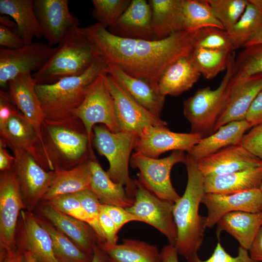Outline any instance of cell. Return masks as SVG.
Instances as JSON below:
<instances>
[{
	"label": "cell",
	"instance_id": "6da1fadb",
	"mask_svg": "<svg viewBox=\"0 0 262 262\" xmlns=\"http://www.w3.org/2000/svg\"><path fill=\"white\" fill-rule=\"evenodd\" d=\"M80 30L107 63L146 81L158 93L164 71L179 59L189 56L195 47L194 32L185 31L162 40H147L116 36L98 23Z\"/></svg>",
	"mask_w": 262,
	"mask_h": 262
},
{
	"label": "cell",
	"instance_id": "7a4b0ae2",
	"mask_svg": "<svg viewBox=\"0 0 262 262\" xmlns=\"http://www.w3.org/2000/svg\"><path fill=\"white\" fill-rule=\"evenodd\" d=\"M107 63L99 55L83 73L67 77L49 84H36L35 91L43 110L44 121L68 123L79 119L74 111L81 105L91 84L102 73Z\"/></svg>",
	"mask_w": 262,
	"mask_h": 262
},
{
	"label": "cell",
	"instance_id": "3957f363",
	"mask_svg": "<svg viewBox=\"0 0 262 262\" xmlns=\"http://www.w3.org/2000/svg\"><path fill=\"white\" fill-rule=\"evenodd\" d=\"M184 164L187 172L186 187L183 196L174 204L173 214L177 229L174 246L179 255L187 259L197 254L207 227L206 216L198 213L205 193L204 177L187 154Z\"/></svg>",
	"mask_w": 262,
	"mask_h": 262
},
{
	"label": "cell",
	"instance_id": "277c9868",
	"mask_svg": "<svg viewBox=\"0 0 262 262\" xmlns=\"http://www.w3.org/2000/svg\"><path fill=\"white\" fill-rule=\"evenodd\" d=\"M42 146L50 170H68L88 160L94 153L80 119L68 123L45 121Z\"/></svg>",
	"mask_w": 262,
	"mask_h": 262
},
{
	"label": "cell",
	"instance_id": "5b68a950",
	"mask_svg": "<svg viewBox=\"0 0 262 262\" xmlns=\"http://www.w3.org/2000/svg\"><path fill=\"white\" fill-rule=\"evenodd\" d=\"M91 41L80 27L70 31L46 64L32 75L37 84H49L85 72L98 56Z\"/></svg>",
	"mask_w": 262,
	"mask_h": 262
},
{
	"label": "cell",
	"instance_id": "8992f818",
	"mask_svg": "<svg viewBox=\"0 0 262 262\" xmlns=\"http://www.w3.org/2000/svg\"><path fill=\"white\" fill-rule=\"evenodd\" d=\"M235 56L233 51L230 54L226 73L217 88H200L184 101L183 115L191 124V133L198 134L202 138L213 133L234 73Z\"/></svg>",
	"mask_w": 262,
	"mask_h": 262
},
{
	"label": "cell",
	"instance_id": "52a82bcc",
	"mask_svg": "<svg viewBox=\"0 0 262 262\" xmlns=\"http://www.w3.org/2000/svg\"><path fill=\"white\" fill-rule=\"evenodd\" d=\"M93 131L94 146L109 162L108 175L115 182L123 185L128 195L134 198L136 180L130 178L129 165L137 135L121 131L114 132L102 124L96 125Z\"/></svg>",
	"mask_w": 262,
	"mask_h": 262
},
{
	"label": "cell",
	"instance_id": "ba28073f",
	"mask_svg": "<svg viewBox=\"0 0 262 262\" xmlns=\"http://www.w3.org/2000/svg\"><path fill=\"white\" fill-rule=\"evenodd\" d=\"M186 155L182 150L173 151L167 157L154 159L135 152L131 156L130 164L138 168V181L159 198L175 203L180 196L171 183L170 173L173 166L184 163Z\"/></svg>",
	"mask_w": 262,
	"mask_h": 262
},
{
	"label": "cell",
	"instance_id": "9c48e42d",
	"mask_svg": "<svg viewBox=\"0 0 262 262\" xmlns=\"http://www.w3.org/2000/svg\"><path fill=\"white\" fill-rule=\"evenodd\" d=\"M26 210L12 169L0 174V261L17 249L16 233L21 211Z\"/></svg>",
	"mask_w": 262,
	"mask_h": 262
},
{
	"label": "cell",
	"instance_id": "30bf717a",
	"mask_svg": "<svg viewBox=\"0 0 262 262\" xmlns=\"http://www.w3.org/2000/svg\"><path fill=\"white\" fill-rule=\"evenodd\" d=\"M106 74H101L91 84L83 102L74 112L83 124L91 143L93 129L97 124L104 125L112 132L120 131L113 100L106 82Z\"/></svg>",
	"mask_w": 262,
	"mask_h": 262
},
{
	"label": "cell",
	"instance_id": "8fae6325",
	"mask_svg": "<svg viewBox=\"0 0 262 262\" xmlns=\"http://www.w3.org/2000/svg\"><path fill=\"white\" fill-rule=\"evenodd\" d=\"M105 80L120 131L137 136L151 126H167L165 121L138 103L112 76L107 73Z\"/></svg>",
	"mask_w": 262,
	"mask_h": 262
},
{
	"label": "cell",
	"instance_id": "7c38bea8",
	"mask_svg": "<svg viewBox=\"0 0 262 262\" xmlns=\"http://www.w3.org/2000/svg\"><path fill=\"white\" fill-rule=\"evenodd\" d=\"M174 203L163 200L136 180L133 205L126 209L138 217L140 222L149 224L175 245L177 229L173 214Z\"/></svg>",
	"mask_w": 262,
	"mask_h": 262
},
{
	"label": "cell",
	"instance_id": "4fadbf2b",
	"mask_svg": "<svg viewBox=\"0 0 262 262\" xmlns=\"http://www.w3.org/2000/svg\"><path fill=\"white\" fill-rule=\"evenodd\" d=\"M56 50L48 43L34 42L16 49H0V85L4 87L19 75L35 72ZM33 72V73H34Z\"/></svg>",
	"mask_w": 262,
	"mask_h": 262
},
{
	"label": "cell",
	"instance_id": "5bb4252c",
	"mask_svg": "<svg viewBox=\"0 0 262 262\" xmlns=\"http://www.w3.org/2000/svg\"><path fill=\"white\" fill-rule=\"evenodd\" d=\"M13 151L15 160L12 169L18 180L26 210L32 212L49 189L54 172L45 170L25 151Z\"/></svg>",
	"mask_w": 262,
	"mask_h": 262
},
{
	"label": "cell",
	"instance_id": "9a60e30c",
	"mask_svg": "<svg viewBox=\"0 0 262 262\" xmlns=\"http://www.w3.org/2000/svg\"><path fill=\"white\" fill-rule=\"evenodd\" d=\"M201 138L196 133L173 132L166 126H151L137 136L134 149L145 156L158 159L170 150L188 153Z\"/></svg>",
	"mask_w": 262,
	"mask_h": 262
},
{
	"label": "cell",
	"instance_id": "2e32d148",
	"mask_svg": "<svg viewBox=\"0 0 262 262\" xmlns=\"http://www.w3.org/2000/svg\"><path fill=\"white\" fill-rule=\"evenodd\" d=\"M68 3V0H33L43 36L50 46L58 45L70 31L78 27L79 20L70 13Z\"/></svg>",
	"mask_w": 262,
	"mask_h": 262
},
{
	"label": "cell",
	"instance_id": "e0dca14e",
	"mask_svg": "<svg viewBox=\"0 0 262 262\" xmlns=\"http://www.w3.org/2000/svg\"><path fill=\"white\" fill-rule=\"evenodd\" d=\"M17 247L29 252L38 262H59L55 258L51 237L32 212L22 210L16 233Z\"/></svg>",
	"mask_w": 262,
	"mask_h": 262
},
{
	"label": "cell",
	"instance_id": "ac0fdd59",
	"mask_svg": "<svg viewBox=\"0 0 262 262\" xmlns=\"http://www.w3.org/2000/svg\"><path fill=\"white\" fill-rule=\"evenodd\" d=\"M201 203L207 208V227L212 228L224 215L235 211L262 212V194L259 189L220 194L205 193Z\"/></svg>",
	"mask_w": 262,
	"mask_h": 262
},
{
	"label": "cell",
	"instance_id": "d6986e66",
	"mask_svg": "<svg viewBox=\"0 0 262 262\" xmlns=\"http://www.w3.org/2000/svg\"><path fill=\"white\" fill-rule=\"evenodd\" d=\"M196 163L204 177L226 174L262 166V161L240 144L223 148Z\"/></svg>",
	"mask_w": 262,
	"mask_h": 262
},
{
	"label": "cell",
	"instance_id": "ffe728a7",
	"mask_svg": "<svg viewBox=\"0 0 262 262\" xmlns=\"http://www.w3.org/2000/svg\"><path fill=\"white\" fill-rule=\"evenodd\" d=\"M262 90V74L229 83L228 94L213 132L232 121L245 119L252 102Z\"/></svg>",
	"mask_w": 262,
	"mask_h": 262
},
{
	"label": "cell",
	"instance_id": "44dd1931",
	"mask_svg": "<svg viewBox=\"0 0 262 262\" xmlns=\"http://www.w3.org/2000/svg\"><path fill=\"white\" fill-rule=\"evenodd\" d=\"M37 206L46 219L85 253L93 257L95 247L101 242L88 223L59 211L47 202L39 203Z\"/></svg>",
	"mask_w": 262,
	"mask_h": 262
},
{
	"label": "cell",
	"instance_id": "7402d4cb",
	"mask_svg": "<svg viewBox=\"0 0 262 262\" xmlns=\"http://www.w3.org/2000/svg\"><path fill=\"white\" fill-rule=\"evenodd\" d=\"M0 134V139L12 151L21 150L29 153L45 170L51 171L35 129L21 113L10 118Z\"/></svg>",
	"mask_w": 262,
	"mask_h": 262
},
{
	"label": "cell",
	"instance_id": "603a6c76",
	"mask_svg": "<svg viewBox=\"0 0 262 262\" xmlns=\"http://www.w3.org/2000/svg\"><path fill=\"white\" fill-rule=\"evenodd\" d=\"M37 82L32 73H24L8 83L9 94L17 109L35 129L42 144L41 128L44 116L35 91Z\"/></svg>",
	"mask_w": 262,
	"mask_h": 262
},
{
	"label": "cell",
	"instance_id": "cb8c5ba5",
	"mask_svg": "<svg viewBox=\"0 0 262 262\" xmlns=\"http://www.w3.org/2000/svg\"><path fill=\"white\" fill-rule=\"evenodd\" d=\"M152 11L146 0H132L115 23L108 28L112 34L127 38L152 40Z\"/></svg>",
	"mask_w": 262,
	"mask_h": 262
},
{
	"label": "cell",
	"instance_id": "d4e9b609",
	"mask_svg": "<svg viewBox=\"0 0 262 262\" xmlns=\"http://www.w3.org/2000/svg\"><path fill=\"white\" fill-rule=\"evenodd\" d=\"M183 0H149L152 40H160L184 30Z\"/></svg>",
	"mask_w": 262,
	"mask_h": 262
},
{
	"label": "cell",
	"instance_id": "484cf974",
	"mask_svg": "<svg viewBox=\"0 0 262 262\" xmlns=\"http://www.w3.org/2000/svg\"><path fill=\"white\" fill-rule=\"evenodd\" d=\"M106 71L138 103L156 116L160 117L165 96L156 92L146 81L129 75L115 65L107 63Z\"/></svg>",
	"mask_w": 262,
	"mask_h": 262
},
{
	"label": "cell",
	"instance_id": "4316f807",
	"mask_svg": "<svg viewBox=\"0 0 262 262\" xmlns=\"http://www.w3.org/2000/svg\"><path fill=\"white\" fill-rule=\"evenodd\" d=\"M251 128L246 119L229 122L201 138L187 154L196 162L223 148L239 144L246 131Z\"/></svg>",
	"mask_w": 262,
	"mask_h": 262
},
{
	"label": "cell",
	"instance_id": "83f0119b",
	"mask_svg": "<svg viewBox=\"0 0 262 262\" xmlns=\"http://www.w3.org/2000/svg\"><path fill=\"white\" fill-rule=\"evenodd\" d=\"M262 166L226 174L204 177L205 193L229 194L259 189Z\"/></svg>",
	"mask_w": 262,
	"mask_h": 262
},
{
	"label": "cell",
	"instance_id": "f1b7e54d",
	"mask_svg": "<svg viewBox=\"0 0 262 262\" xmlns=\"http://www.w3.org/2000/svg\"><path fill=\"white\" fill-rule=\"evenodd\" d=\"M0 13L11 17L16 24V33L29 45L35 38L43 37L42 32L37 19L33 0H0Z\"/></svg>",
	"mask_w": 262,
	"mask_h": 262
},
{
	"label": "cell",
	"instance_id": "f546056e",
	"mask_svg": "<svg viewBox=\"0 0 262 262\" xmlns=\"http://www.w3.org/2000/svg\"><path fill=\"white\" fill-rule=\"evenodd\" d=\"M216 225L217 236L225 231L234 237L240 246L248 250L262 225V212H230L223 216Z\"/></svg>",
	"mask_w": 262,
	"mask_h": 262
},
{
	"label": "cell",
	"instance_id": "4dcf8cb0",
	"mask_svg": "<svg viewBox=\"0 0 262 262\" xmlns=\"http://www.w3.org/2000/svg\"><path fill=\"white\" fill-rule=\"evenodd\" d=\"M91 156L72 169L54 170L52 180L42 200L49 201L62 195L74 194L90 188Z\"/></svg>",
	"mask_w": 262,
	"mask_h": 262
},
{
	"label": "cell",
	"instance_id": "1f68e13d",
	"mask_svg": "<svg viewBox=\"0 0 262 262\" xmlns=\"http://www.w3.org/2000/svg\"><path fill=\"white\" fill-rule=\"evenodd\" d=\"M201 76L190 55L169 66L160 77L159 92L164 96H179L191 89Z\"/></svg>",
	"mask_w": 262,
	"mask_h": 262
},
{
	"label": "cell",
	"instance_id": "d6a6232c",
	"mask_svg": "<svg viewBox=\"0 0 262 262\" xmlns=\"http://www.w3.org/2000/svg\"><path fill=\"white\" fill-rule=\"evenodd\" d=\"M92 172L90 189L96 195L102 204L128 208L134 203V198L127 194L125 187L113 181L101 167L94 154L91 156Z\"/></svg>",
	"mask_w": 262,
	"mask_h": 262
},
{
	"label": "cell",
	"instance_id": "836d02e7",
	"mask_svg": "<svg viewBox=\"0 0 262 262\" xmlns=\"http://www.w3.org/2000/svg\"><path fill=\"white\" fill-rule=\"evenodd\" d=\"M99 246L110 262H161L157 247L144 241L123 239L119 245L106 242Z\"/></svg>",
	"mask_w": 262,
	"mask_h": 262
},
{
	"label": "cell",
	"instance_id": "e575fe53",
	"mask_svg": "<svg viewBox=\"0 0 262 262\" xmlns=\"http://www.w3.org/2000/svg\"><path fill=\"white\" fill-rule=\"evenodd\" d=\"M262 31V5L258 0H248L244 12L228 33L234 50L245 44Z\"/></svg>",
	"mask_w": 262,
	"mask_h": 262
},
{
	"label": "cell",
	"instance_id": "d590c367",
	"mask_svg": "<svg viewBox=\"0 0 262 262\" xmlns=\"http://www.w3.org/2000/svg\"><path fill=\"white\" fill-rule=\"evenodd\" d=\"M40 225L49 234L54 256L59 262H90L92 257L82 250L49 221L37 216Z\"/></svg>",
	"mask_w": 262,
	"mask_h": 262
},
{
	"label": "cell",
	"instance_id": "8d00e7d4",
	"mask_svg": "<svg viewBox=\"0 0 262 262\" xmlns=\"http://www.w3.org/2000/svg\"><path fill=\"white\" fill-rule=\"evenodd\" d=\"M182 11L186 32L193 33L209 27L224 30L207 0H183Z\"/></svg>",
	"mask_w": 262,
	"mask_h": 262
},
{
	"label": "cell",
	"instance_id": "74e56055",
	"mask_svg": "<svg viewBox=\"0 0 262 262\" xmlns=\"http://www.w3.org/2000/svg\"><path fill=\"white\" fill-rule=\"evenodd\" d=\"M232 52L194 48L190 57L201 75L210 80L227 70Z\"/></svg>",
	"mask_w": 262,
	"mask_h": 262
},
{
	"label": "cell",
	"instance_id": "f35d334b",
	"mask_svg": "<svg viewBox=\"0 0 262 262\" xmlns=\"http://www.w3.org/2000/svg\"><path fill=\"white\" fill-rule=\"evenodd\" d=\"M234 67L232 83L262 74V43L244 48L235 56Z\"/></svg>",
	"mask_w": 262,
	"mask_h": 262
},
{
	"label": "cell",
	"instance_id": "ab89813d",
	"mask_svg": "<svg viewBox=\"0 0 262 262\" xmlns=\"http://www.w3.org/2000/svg\"><path fill=\"white\" fill-rule=\"evenodd\" d=\"M45 202L65 214L86 222L97 233L101 243L106 242L99 223L85 212L75 193L62 195Z\"/></svg>",
	"mask_w": 262,
	"mask_h": 262
},
{
	"label": "cell",
	"instance_id": "60d3db41",
	"mask_svg": "<svg viewBox=\"0 0 262 262\" xmlns=\"http://www.w3.org/2000/svg\"><path fill=\"white\" fill-rule=\"evenodd\" d=\"M224 30L229 32L244 12L248 0H207Z\"/></svg>",
	"mask_w": 262,
	"mask_h": 262
},
{
	"label": "cell",
	"instance_id": "b9f144b4",
	"mask_svg": "<svg viewBox=\"0 0 262 262\" xmlns=\"http://www.w3.org/2000/svg\"><path fill=\"white\" fill-rule=\"evenodd\" d=\"M130 0H93V17L105 28L114 25L127 9Z\"/></svg>",
	"mask_w": 262,
	"mask_h": 262
},
{
	"label": "cell",
	"instance_id": "7bdbcfd3",
	"mask_svg": "<svg viewBox=\"0 0 262 262\" xmlns=\"http://www.w3.org/2000/svg\"><path fill=\"white\" fill-rule=\"evenodd\" d=\"M194 48L211 49L234 50L228 33L213 27L201 28L194 32Z\"/></svg>",
	"mask_w": 262,
	"mask_h": 262
},
{
	"label": "cell",
	"instance_id": "ee69618b",
	"mask_svg": "<svg viewBox=\"0 0 262 262\" xmlns=\"http://www.w3.org/2000/svg\"><path fill=\"white\" fill-rule=\"evenodd\" d=\"M218 242L211 256L205 261L201 260L197 254H195L187 259V262H256L250 256L248 250L239 246L238 255L233 257L228 254L222 246L219 236Z\"/></svg>",
	"mask_w": 262,
	"mask_h": 262
},
{
	"label": "cell",
	"instance_id": "f6af8a7d",
	"mask_svg": "<svg viewBox=\"0 0 262 262\" xmlns=\"http://www.w3.org/2000/svg\"><path fill=\"white\" fill-rule=\"evenodd\" d=\"M240 144L262 161V122L245 134Z\"/></svg>",
	"mask_w": 262,
	"mask_h": 262
},
{
	"label": "cell",
	"instance_id": "bcb514c9",
	"mask_svg": "<svg viewBox=\"0 0 262 262\" xmlns=\"http://www.w3.org/2000/svg\"><path fill=\"white\" fill-rule=\"evenodd\" d=\"M75 194L85 212L99 223V216L101 203L96 195L90 188L79 191Z\"/></svg>",
	"mask_w": 262,
	"mask_h": 262
},
{
	"label": "cell",
	"instance_id": "7dc6e473",
	"mask_svg": "<svg viewBox=\"0 0 262 262\" xmlns=\"http://www.w3.org/2000/svg\"><path fill=\"white\" fill-rule=\"evenodd\" d=\"M100 208L113 221L118 231L125 224L129 222H140L138 217L123 207L101 204Z\"/></svg>",
	"mask_w": 262,
	"mask_h": 262
},
{
	"label": "cell",
	"instance_id": "c3c4849f",
	"mask_svg": "<svg viewBox=\"0 0 262 262\" xmlns=\"http://www.w3.org/2000/svg\"><path fill=\"white\" fill-rule=\"evenodd\" d=\"M16 108L9 93L1 90L0 92V131L4 129L8 120L12 116L20 113Z\"/></svg>",
	"mask_w": 262,
	"mask_h": 262
},
{
	"label": "cell",
	"instance_id": "681fc988",
	"mask_svg": "<svg viewBox=\"0 0 262 262\" xmlns=\"http://www.w3.org/2000/svg\"><path fill=\"white\" fill-rule=\"evenodd\" d=\"M24 45L23 40L11 29L0 25V46L2 48L16 49Z\"/></svg>",
	"mask_w": 262,
	"mask_h": 262
},
{
	"label": "cell",
	"instance_id": "f907efd6",
	"mask_svg": "<svg viewBox=\"0 0 262 262\" xmlns=\"http://www.w3.org/2000/svg\"><path fill=\"white\" fill-rule=\"evenodd\" d=\"M99 222L104 233L106 242L110 244H116L118 230L110 217L101 209L99 216Z\"/></svg>",
	"mask_w": 262,
	"mask_h": 262
},
{
	"label": "cell",
	"instance_id": "816d5d0a",
	"mask_svg": "<svg viewBox=\"0 0 262 262\" xmlns=\"http://www.w3.org/2000/svg\"><path fill=\"white\" fill-rule=\"evenodd\" d=\"M245 119L251 128L262 122V90L252 102L246 114Z\"/></svg>",
	"mask_w": 262,
	"mask_h": 262
},
{
	"label": "cell",
	"instance_id": "f5cc1de1",
	"mask_svg": "<svg viewBox=\"0 0 262 262\" xmlns=\"http://www.w3.org/2000/svg\"><path fill=\"white\" fill-rule=\"evenodd\" d=\"M5 142L0 139V172L10 170L15 162L14 156L11 155L6 149Z\"/></svg>",
	"mask_w": 262,
	"mask_h": 262
},
{
	"label": "cell",
	"instance_id": "db71d44e",
	"mask_svg": "<svg viewBox=\"0 0 262 262\" xmlns=\"http://www.w3.org/2000/svg\"><path fill=\"white\" fill-rule=\"evenodd\" d=\"M250 257L256 262H262V225L248 250Z\"/></svg>",
	"mask_w": 262,
	"mask_h": 262
},
{
	"label": "cell",
	"instance_id": "11a10c76",
	"mask_svg": "<svg viewBox=\"0 0 262 262\" xmlns=\"http://www.w3.org/2000/svg\"><path fill=\"white\" fill-rule=\"evenodd\" d=\"M178 255L175 247L169 244L161 251V262H179Z\"/></svg>",
	"mask_w": 262,
	"mask_h": 262
},
{
	"label": "cell",
	"instance_id": "9f6ffc18",
	"mask_svg": "<svg viewBox=\"0 0 262 262\" xmlns=\"http://www.w3.org/2000/svg\"><path fill=\"white\" fill-rule=\"evenodd\" d=\"M0 262H27L23 250L17 249L11 251Z\"/></svg>",
	"mask_w": 262,
	"mask_h": 262
},
{
	"label": "cell",
	"instance_id": "6f0895ef",
	"mask_svg": "<svg viewBox=\"0 0 262 262\" xmlns=\"http://www.w3.org/2000/svg\"><path fill=\"white\" fill-rule=\"evenodd\" d=\"M90 262H110L106 253L100 247L99 245L95 247L93 257Z\"/></svg>",
	"mask_w": 262,
	"mask_h": 262
},
{
	"label": "cell",
	"instance_id": "680465c9",
	"mask_svg": "<svg viewBox=\"0 0 262 262\" xmlns=\"http://www.w3.org/2000/svg\"><path fill=\"white\" fill-rule=\"evenodd\" d=\"M0 24L3 25L10 29L16 30L17 26L14 20H12L10 17H6L3 15L0 16Z\"/></svg>",
	"mask_w": 262,
	"mask_h": 262
},
{
	"label": "cell",
	"instance_id": "91938a15",
	"mask_svg": "<svg viewBox=\"0 0 262 262\" xmlns=\"http://www.w3.org/2000/svg\"><path fill=\"white\" fill-rule=\"evenodd\" d=\"M260 43H262V31L248 41L243 48Z\"/></svg>",
	"mask_w": 262,
	"mask_h": 262
},
{
	"label": "cell",
	"instance_id": "94428289",
	"mask_svg": "<svg viewBox=\"0 0 262 262\" xmlns=\"http://www.w3.org/2000/svg\"><path fill=\"white\" fill-rule=\"evenodd\" d=\"M26 256L27 262H38L32 255V254L28 251H24Z\"/></svg>",
	"mask_w": 262,
	"mask_h": 262
},
{
	"label": "cell",
	"instance_id": "6125c7cd",
	"mask_svg": "<svg viewBox=\"0 0 262 262\" xmlns=\"http://www.w3.org/2000/svg\"><path fill=\"white\" fill-rule=\"evenodd\" d=\"M259 189L261 191V193L262 194V180L261 183L259 187Z\"/></svg>",
	"mask_w": 262,
	"mask_h": 262
},
{
	"label": "cell",
	"instance_id": "be15d7a7",
	"mask_svg": "<svg viewBox=\"0 0 262 262\" xmlns=\"http://www.w3.org/2000/svg\"><path fill=\"white\" fill-rule=\"evenodd\" d=\"M259 3L262 5V0H258Z\"/></svg>",
	"mask_w": 262,
	"mask_h": 262
}]
</instances>
